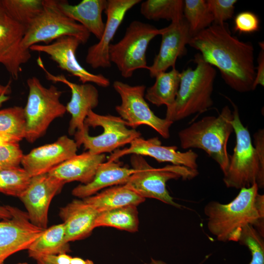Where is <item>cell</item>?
<instances>
[{"label":"cell","mask_w":264,"mask_h":264,"mask_svg":"<svg viewBox=\"0 0 264 264\" xmlns=\"http://www.w3.org/2000/svg\"><path fill=\"white\" fill-rule=\"evenodd\" d=\"M188 45L200 52L204 62L220 70L232 89L241 93L254 90V46L232 35L225 22L213 23L192 36Z\"/></svg>","instance_id":"cell-1"},{"label":"cell","mask_w":264,"mask_h":264,"mask_svg":"<svg viewBox=\"0 0 264 264\" xmlns=\"http://www.w3.org/2000/svg\"><path fill=\"white\" fill-rule=\"evenodd\" d=\"M256 183L242 188L230 202L211 201L204 208L209 231L222 242H238L245 226L251 225L264 237V195Z\"/></svg>","instance_id":"cell-2"},{"label":"cell","mask_w":264,"mask_h":264,"mask_svg":"<svg viewBox=\"0 0 264 264\" xmlns=\"http://www.w3.org/2000/svg\"><path fill=\"white\" fill-rule=\"evenodd\" d=\"M233 110L232 126L236 135V145L229 156L228 169L223 181L227 188L241 189L256 183L264 187V131L260 129L254 135L253 145L247 128L241 122L237 106L228 97Z\"/></svg>","instance_id":"cell-3"},{"label":"cell","mask_w":264,"mask_h":264,"mask_svg":"<svg viewBox=\"0 0 264 264\" xmlns=\"http://www.w3.org/2000/svg\"><path fill=\"white\" fill-rule=\"evenodd\" d=\"M194 61L197 64L194 69L188 67L180 72L175 101L167 108L165 118L173 122L204 112L213 105L212 94L216 70L202 60L199 53L195 55Z\"/></svg>","instance_id":"cell-4"},{"label":"cell","mask_w":264,"mask_h":264,"mask_svg":"<svg viewBox=\"0 0 264 264\" xmlns=\"http://www.w3.org/2000/svg\"><path fill=\"white\" fill-rule=\"evenodd\" d=\"M233 111L227 105L217 116H206L179 132L178 135L183 149L203 150L219 165L223 174L229 163L227 143L234 132Z\"/></svg>","instance_id":"cell-5"},{"label":"cell","mask_w":264,"mask_h":264,"mask_svg":"<svg viewBox=\"0 0 264 264\" xmlns=\"http://www.w3.org/2000/svg\"><path fill=\"white\" fill-rule=\"evenodd\" d=\"M128 127L119 116L99 114L90 110L84 130L74 134V141L78 148L83 145L91 154L111 153L140 137V132Z\"/></svg>","instance_id":"cell-6"},{"label":"cell","mask_w":264,"mask_h":264,"mask_svg":"<svg viewBox=\"0 0 264 264\" xmlns=\"http://www.w3.org/2000/svg\"><path fill=\"white\" fill-rule=\"evenodd\" d=\"M130 161L134 172L124 185L145 198L156 199L176 208L181 206L169 194L166 183L179 178L191 180L198 174V170L181 165H167L155 168L140 155L132 154Z\"/></svg>","instance_id":"cell-7"},{"label":"cell","mask_w":264,"mask_h":264,"mask_svg":"<svg viewBox=\"0 0 264 264\" xmlns=\"http://www.w3.org/2000/svg\"><path fill=\"white\" fill-rule=\"evenodd\" d=\"M29 92L23 108L26 122L25 139L33 143L45 132L51 123L66 112L60 98L63 91L54 85L44 87L35 76L27 80Z\"/></svg>","instance_id":"cell-8"},{"label":"cell","mask_w":264,"mask_h":264,"mask_svg":"<svg viewBox=\"0 0 264 264\" xmlns=\"http://www.w3.org/2000/svg\"><path fill=\"white\" fill-rule=\"evenodd\" d=\"M161 29L139 21L132 22L123 37L109 48L110 62L117 66L121 76L131 77L139 69H148L146 51L150 42L160 35Z\"/></svg>","instance_id":"cell-9"},{"label":"cell","mask_w":264,"mask_h":264,"mask_svg":"<svg viewBox=\"0 0 264 264\" xmlns=\"http://www.w3.org/2000/svg\"><path fill=\"white\" fill-rule=\"evenodd\" d=\"M90 35L84 27L61 10L57 0H44L42 12L25 30L22 45L29 49L40 43L49 44L65 36L74 37L85 44Z\"/></svg>","instance_id":"cell-10"},{"label":"cell","mask_w":264,"mask_h":264,"mask_svg":"<svg viewBox=\"0 0 264 264\" xmlns=\"http://www.w3.org/2000/svg\"><path fill=\"white\" fill-rule=\"evenodd\" d=\"M113 87L121 100L115 110L128 127L135 129L139 126L146 125L162 137L167 139L170 137V128L174 122L158 117L151 110L145 99V86H131L115 81Z\"/></svg>","instance_id":"cell-11"},{"label":"cell","mask_w":264,"mask_h":264,"mask_svg":"<svg viewBox=\"0 0 264 264\" xmlns=\"http://www.w3.org/2000/svg\"><path fill=\"white\" fill-rule=\"evenodd\" d=\"M80 41L72 36L61 37L47 44H35L29 50L44 53L58 65L62 70L79 79L82 84L94 83L107 88L110 85L109 79L101 74H94L88 71L79 63L76 51Z\"/></svg>","instance_id":"cell-12"},{"label":"cell","mask_w":264,"mask_h":264,"mask_svg":"<svg viewBox=\"0 0 264 264\" xmlns=\"http://www.w3.org/2000/svg\"><path fill=\"white\" fill-rule=\"evenodd\" d=\"M25 28L6 11L0 0V64L15 80L22 71V65L31 57L30 50L22 45Z\"/></svg>","instance_id":"cell-13"},{"label":"cell","mask_w":264,"mask_h":264,"mask_svg":"<svg viewBox=\"0 0 264 264\" xmlns=\"http://www.w3.org/2000/svg\"><path fill=\"white\" fill-rule=\"evenodd\" d=\"M8 207L11 217L0 221V264L11 255L27 250L45 230L33 224L26 212Z\"/></svg>","instance_id":"cell-14"},{"label":"cell","mask_w":264,"mask_h":264,"mask_svg":"<svg viewBox=\"0 0 264 264\" xmlns=\"http://www.w3.org/2000/svg\"><path fill=\"white\" fill-rule=\"evenodd\" d=\"M64 184L48 173L32 176L28 187L19 198L33 224L43 229L47 228L50 202Z\"/></svg>","instance_id":"cell-15"},{"label":"cell","mask_w":264,"mask_h":264,"mask_svg":"<svg viewBox=\"0 0 264 264\" xmlns=\"http://www.w3.org/2000/svg\"><path fill=\"white\" fill-rule=\"evenodd\" d=\"M38 66L43 70L46 78L54 83H62L71 90L70 100L67 103L66 111L71 116L68 127V133L74 135L76 132L84 129V121L90 110L98 105L99 93L96 87L90 83L78 84L68 80L63 75H55L45 67L42 58L37 60Z\"/></svg>","instance_id":"cell-16"},{"label":"cell","mask_w":264,"mask_h":264,"mask_svg":"<svg viewBox=\"0 0 264 264\" xmlns=\"http://www.w3.org/2000/svg\"><path fill=\"white\" fill-rule=\"evenodd\" d=\"M141 1L140 0H107L105 13L107 16L103 33L99 42L88 49L86 62L93 69L110 67L111 63L109 48L127 12Z\"/></svg>","instance_id":"cell-17"},{"label":"cell","mask_w":264,"mask_h":264,"mask_svg":"<svg viewBox=\"0 0 264 264\" xmlns=\"http://www.w3.org/2000/svg\"><path fill=\"white\" fill-rule=\"evenodd\" d=\"M130 144L128 148L114 151L108 160L116 161L126 155L137 154L152 157L159 163L167 162L197 170L198 154L191 149L181 152L176 146H163L158 137L145 139L139 137Z\"/></svg>","instance_id":"cell-18"},{"label":"cell","mask_w":264,"mask_h":264,"mask_svg":"<svg viewBox=\"0 0 264 264\" xmlns=\"http://www.w3.org/2000/svg\"><path fill=\"white\" fill-rule=\"evenodd\" d=\"M161 43L153 64L148 70L152 78L165 72L169 68L176 67L177 58L186 53V45L191 38L189 26L184 18L161 28Z\"/></svg>","instance_id":"cell-19"},{"label":"cell","mask_w":264,"mask_h":264,"mask_svg":"<svg viewBox=\"0 0 264 264\" xmlns=\"http://www.w3.org/2000/svg\"><path fill=\"white\" fill-rule=\"evenodd\" d=\"M77 149L74 140L63 135L55 142L36 148L23 155L21 164L31 176L45 174L76 155Z\"/></svg>","instance_id":"cell-20"},{"label":"cell","mask_w":264,"mask_h":264,"mask_svg":"<svg viewBox=\"0 0 264 264\" xmlns=\"http://www.w3.org/2000/svg\"><path fill=\"white\" fill-rule=\"evenodd\" d=\"M99 213L84 199H74L60 209L59 216L65 228V239L69 242L88 237L95 228Z\"/></svg>","instance_id":"cell-21"},{"label":"cell","mask_w":264,"mask_h":264,"mask_svg":"<svg viewBox=\"0 0 264 264\" xmlns=\"http://www.w3.org/2000/svg\"><path fill=\"white\" fill-rule=\"evenodd\" d=\"M106 158L105 154L85 152L63 162L48 173L64 184L77 181L86 184L92 180L98 166L105 162Z\"/></svg>","instance_id":"cell-22"},{"label":"cell","mask_w":264,"mask_h":264,"mask_svg":"<svg viewBox=\"0 0 264 264\" xmlns=\"http://www.w3.org/2000/svg\"><path fill=\"white\" fill-rule=\"evenodd\" d=\"M57 1L59 7L66 16L82 25L98 40L100 39L105 28L102 13L107 7V0H83L75 5L66 0Z\"/></svg>","instance_id":"cell-23"},{"label":"cell","mask_w":264,"mask_h":264,"mask_svg":"<svg viewBox=\"0 0 264 264\" xmlns=\"http://www.w3.org/2000/svg\"><path fill=\"white\" fill-rule=\"evenodd\" d=\"M133 172L132 168L122 166L118 160H108L98 166L94 177L89 183L76 186L72 190V194L84 198L104 188L124 185Z\"/></svg>","instance_id":"cell-24"},{"label":"cell","mask_w":264,"mask_h":264,"mask_svg":"<svg viewBox=\"0 0 264 264\" xmlns=\"http://www.w3.org/2000/svg\"><path fill=\"white\" fill-rule=\"evenodd\" d=\"M83 199L100 213L126 206H137L145 198L122 185L108 188Z\"/></svg>","instance_id":"cell-25"},{"label":"cell","mask_w":264,"mask_h":264,"mask_svg":"<svg viewBox=\"0 0 264 264\" xmlns=\"http://www.w3.org/2000/svg\"><path fill=\"white\" fill-rule=\"evenodd\" d=\"M29 256L36 260L46 255H58L70 251L65 239L63 223L45 229L27 249Z\"/></svg>","instance_id":"cell-26"},{"label":"cell","mask_w":264,"mask_h":264,"mask_svg":"<svg viewBox=\"0 0 264 264\" xmlns=\"http://www.w3.org/2000/svg\"><path fill=\"white\" fill-rule=\"evenodd\" d=\"M180 75L176 67L158 74L154 85L147 89L145 99L157 107L165 105L168 108L172 106L178 90Z\"/></svg>","instance_id":"cell-27"},{"label":"cell","mask_w":264,"mask_h":264,"mask_svg":"<svg viewBox=\"0 0 264 264\" xmlns=\"http://www.w3.org/2000/svg\"><path fill=\"white\" fill-rule=\"evenodd\" d=\"M23 108L14 106L0 110V144L19 143L25 138Z\"/></svg>","instance_id":"cell-28"},{"label":"cell","mask_w":264,"mask_h":264,"mask_svg":"<svg viewBox=\"0 0 264 264\" xmlns=\"http://www.w3.org/2000/svg\"><path fill=\"white\" fill-rule=\"evenodd\" d=\"M139 220L136 206H126L99 213L94 224L114 227L130 232L138 230Z\"/></svg>","instance_id":"cell-29"},{"label":"cell","mask_w":264,"mask_h":264,"mask_svg":"<svg viewBox=\"0 0 264 264\" xmlns=\"http://www.w3.org/2000/svg\"><path fill=\"white\" fill-rule=\"evenodd\" d=\"M183 7L182 0H147L141 3L140 13L149 20L173 22L184 17Z\"/></svg>","instance_id":"cell-30"},{"label":"cell","mask_w":264,"mask_h":264,"mask_svg":"<svg viewBox=\"0 0 264 264\" xmlns=\"http://www.w3.org/2000/svg\"><path fill=\"white\" fill-rule=\"evenodd\" d=\"M183 16L187 22L191 37L210 26L214 22L206 0H184Z\"/></svg>","instance_id":"cell-31"},{"label":"cell","mask_w":264,"mask_h":264,"mask_svg":"<svg viewBox=\"0 0 264 264\" xmlns=\"http://www.w3.org/2000/svg\"><path fill=\"white\" fill-rule=\"evenodd\" d=\"M8 14L26 29L40 14L44 0H0Z\"/></svg>","instance_id":"cell-32"},{"label":"cell","mask_w":264,"mask_h":264,"mask_svg":"<svg viewBox=\"0 0 264 264\" xmlns=\"http://www.w3.org/2000/svg\"><path fill=\"white\" fill-rule=\"evenodd\" d=\"M32 176L20 166L0 169V192L20 198L28 187Z\"/></svg>","instance_id":"cell-33"},{"label":"cell","mask_w":264,"mask_h":264,"mask_svg":"<svg viewBox=\"0 0 264 264\" xmlns=\"http://www.w3.org/2000/svg\"><path fill=\"white\" fill-rule=\"evenodd\" d=\"M264 237L251 225H247L242 229L238 242L246 246L251 255L248 264H264Z\"/></svg>","instance_id":"cell-34"},{"label":"cell","mask_w":264,"mask_h":264,"mask_svg":"<svg viewBox=\"0 0 264 264\" xmlns=\"http://www.w3.org/2000/svg\"><path fill=\"white\" fill-rule=\"evenodd\" d=\"M236 0H207L208 8L211 13L214 23L222 24L233 17Z\"/></svg>","instance_id":"cell-35"},{"label":"cell","mask_w":264,"mask_h":264,"mask_svg":"<svg viewBox=\"0 0 264 264\" xmlns=\"http://www.w3.org/2000/svg\"><path fill=\"white\" fill-rule=\"evenodd\" d=\"M23 155L19 143L0 144V169L20 166Z\"/></svg>","instance_id":"cell-36"},{"label":"cell","mask_w":264,"mask_h":264,"mask_svg":"<svg viewBox=\"0 0 264 264\" xmlns=\"http://www.w3.org/2000/svg\"><path fill=\"white\" fill-rule=\"evenodd\" d=\"M260 29V20L258 16L251 11L238 13L234 21V30L240 34H251Z\"/></svg>","instance_id":"cell-37"},{"label":"cell","mask_w":264,"mask_h":264,"mask_svg":"<svg viewBox=\"0 0 264 264\" xmlns=\"http://www.w3.org/2000/svg\"><path fill=\"white\" fill-rule=\"evenodd\" d=\"M261 51L257 58V66L256 67V76L253 84V90L258 85L264 86V42L259 43Z\"/></svg>","instance_id":"cell-38"},{"label":"cell","mask_w":264,"mask_h":264,"mask_svg":"<svg viewBox=\"0 0 264 264\" xmlns=\"http://www.w3.org/2000/svg\"><path fill=\"white\" fill-rule=\"evenodd\" d=\"M40 258L53 264H70L72 257L66 253H62L58 255H46Z\"/></svg>","instance_id":"cell-39"},{"label":"cell","mask_w":264,"mask_h":264,"mask_svg":"<svg viewBox=\"0 0 264 264\" xmlns=\"http://www.w3.org/2000/svg\"><path fill=\"white\" fill-rule=\"evenodd\" d=\"M10 84V82L6 86H3L0 84V107L3 103L9 99L7 95L11 92Z\"/></svg>","instance_id":"cell-40"},{"label":"cell","mask_w":264,"mask_h":264,"mask_svg":"<svg viewBox=\"0 0 264 264\" xmlns=\"http://www.w3.org/2000/svg\"><path fill=\"white\" fill-rule=\"evenodd\" d=\"M12 216L8 205L0 206V219H6Z\"/></svg>","instance_id":"cell-41"},{"label":"cell","mask_w":264,"mask_h":264,"mask_svg":"<svg viewBox=\"0 0 264 264\" xmlns=\"http://www.w3.org/2000/svg\"><path fill=\"white\" fill-rule=\"evenodd\" d=\"M70 264H94L93 261L87 259L84 260L79 257H72Z\"/></svg>","instance_id":"cell-42"},{"label":"cell","mask_w":264,"mask_h":264,"mask_svg":"<svg viewBox=\"0 0 264 264\" xmlns=\"http://www.w3.org/2000/svg\"><path fill=\"white\" fill-rule=\"evenodd\" d=\"M145 264H167L165 262L161 261L155 260L154 259L151 258V261L149 263H146Z\"/></svg>","instance_id":"cell-43"},{"label":"cell","mask_w":264,"mask_h":264,"mask_svg":"<svg viewBox=\"0 0 264 264\" xmlns=\"http://www.w3.org/2000/svg\"><path fill=\"white\" fill-rule=\"evenodd\" d=\"M37 262V264H53L48 262H47L41 258H39L35 260Z\"/></svg>","instance_id":"cell-44"},{"label":"cell","mask_w":264,"mask_h":264,"mask_svg":"<svg viewBox=\"0 0 264 264\" xmlns=\"http://www.w3.org/2000/svg\"><path fill=\"white\" fill-rule=\"evenodd\" d=\"M28 264L26 263H19V264Z\"/></svg>","instance_id":"cell-45"}]
</instances>
